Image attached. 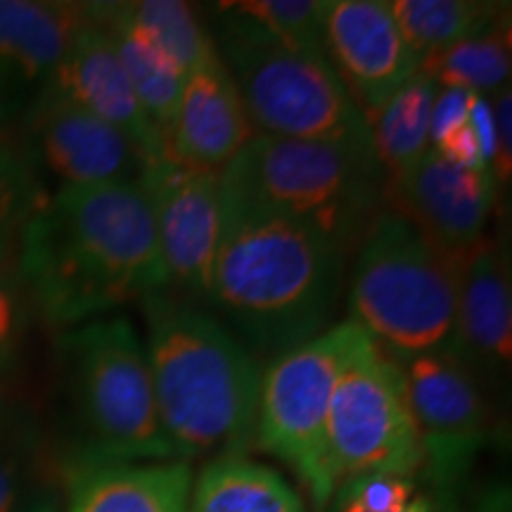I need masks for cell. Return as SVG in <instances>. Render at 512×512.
Returning <instances> with one entry per match:
<instances>
[{
  "instance_id": "7402d4cb",
  "label": "cell",
  "mask_w": 512,
  "mask_h": 512,
  "mask_svg": "<svg viewBox=\"0 0 512 512\" xmlns=\"http://www.w3.org/2000/svg\"><path fill=\"white\" fill-rule=\"evenodd\" d=\"M188 512H306L292 484L249 456L209 460L192 477Z\"/></svg>"
},
{
  "instance_id": "4dcf8cb0",
  "label": "cell",
  "mask_w": 512,
  "mask_h": 512,
  "mask_svg": "<svg viewBox=\"0 0 512 512\" xmlns=\"http://www.w3.org/2000/svg\"><path fill=\"white\" fill-rule=\"evenodd\" d=\"M491 119H494V157H491V176L501 190L510 185L512 176V93L510 83L501 91L489 95Z\"/></svg>"
},
{
  "instance_id": "d6986e66",
  "label": "cell",
  "mask_w": 512,
  "mask_h": 512,
  "mask_svg": "<svg viewBox=\"0 0 512 512\" xmlns=\"http://www.w3.org/2000/svg\"><path fill=\"white\" fill-rule=\"evenodd\" d=\"M192 477L183 460L74 458L64 479L62 512H188Z\"/></svg>"
},
{
  "instance_id": "8992f818",
  "label": "cell",
  "mask_w": 512,
  "mask_h": 512,
  "mask_svg": "<svg viewBox=\"0 0 512 512\" xmlns=\"http://www.w3.org/2000/svg\"><path fill=\"white\" fill-rule=\"evenodd\" d=\"M57 354L83 437L74 458L174 460L159 420L145 342L131 318L114 313L64 330Z\"/></svg>"
},
{
  "instance_id": "83f0119b",
  "label": "cell",
  "mask_w": 512,
  "mask_h": 512,
  "mask_svg": "<svg viewBox=\"0 0 512 512\" xmlns=\"http://www.w3.org/2000/svg\"><path fill=\"white\" fill-rule=\"evenodd\" d=\"M422 498L418 479L366 475L339 486L328 512H415Z\"/></svg>"
},
{
  "instance_id": "9a60e30c",
  "label": "cell",
  "mask_w": 512,
  "mask_h": 512,
  "mask_svg": "<svg viewBox=\"0 0 512 512\" xmlns=\"http://www.w3.org/2000/svg\"><path fill=\"white\" fill-rule=\"evenodd\" d=\"M86 15V3L0 0V131H12L46 93Z\"/></svg>"
},
{
  "instance_id": "44dd1931",
  "label": "cell",
  "mask_w": 512,
  "mask_h": 512,
  "mask_svg": "<svg viewBox=\"0 0 512 512\" xmlns=\"http://www.w3.org/2000/svg\"><path fill=\"white\" fill-rule=\"evenodd\" d=\"M88 8L110 38L114 55L147 117L159 128V133H164L166 124L174 117L188 74L171 57H166L136 24L128 22L119 3H88Z\"/></svg>"
},
{
  "instance_id": "ac0fdd59",
  "label": "cell",
  "mask_w": 512,
  "mask_h": 512,
  "mask_svg": "<svg viewBox=\"0 0 512 512\" xmlns=\"http://www.w3.org/2000/svg\"><path fill=\"white\" fill-rule=\"evenodd\" d=\"M254 136L238 86L219 60L185 76L174 117L162 133L164 159L190 169L223 171Z\"/></svg>"
},
{
  "instance_id": "1f68e13d",
  "label": "cell",
  "mask_w": 512,
  "mask_h": 512,
  "mask_svg": "<svg viewBox=\"0 0 512 512\" xmlns=\"http://www.w3.org/2000/svg\"><path fill=\"white\" fill-rule=\"evenodd\" d=\"M17 512H62V496L53 486H36Z\"/></svg>"
},
{
  "instance_id": "6da1fadb",
  "label": "cell",
  "mask_w": 512,
  "mask_h": 512,
  "mask_svg": "<svg viewBox=\"0 0 512 512\" xmlns=\"http://www.w3.org/2000/svg\"><path fill=\"white\" fill-rule=\"evenodd\" d=\"M15 266L31 309L60 332L169 290L140 181L50 192L19 238Z\"/></svg>"
},
{
  "instance_id": "8fae6325",
  "label": "cell",
  "mask_w": 512,
  "mask_h": 512,
  "mask_svg": "<svg viewBox=\"0 0 512 512\" xmlns=\"http://www.w3.org/2000/svg\"><path fill=\"white\" fill-rule=\"evenodd\" d=\"M12 131L55 190L138 183L150 164L131 138L55 95H41Z\"/></svg>"
},
{
  "instance_id": "7c38bea8",
  "label": "cell",
  "mask_w": 512,
  "mask_h": 512,
  "mask_svg": "<svg viewBox=\"0 0 512 512\" xmlns=\"http://www.w3.org/2000/svg\"><path fill=\"white\" fill-rule=\"evenodd\" d=\"M425 448V470L446 484L465 470L489 432L482 382L446 347L396 361Z\"/></svg>"
},
{
  "instance_id": "ffe728a7",
  "label": "cell",
  "mask_w": 512,
  "mask_h": 512,
  "mask_svg": "<svg viewBox=\"0 0 512 512\" xmlns=\"http://www.w3.org/2000/svg\"><path fill=\"white\" fill-rule=\"evenodd\" d=\"M437 83L415 72L401 88L363 114L370 147L387 183L399 181L432 150V110Z\"/></svg>"
},
{
  "instance_id": "5bb4252c",
  "label": "cell",
  "mask_w": 512,
  "mask_h": 512,
  "mask_svg": "<svg viewBox=\"0 0 512 512\" xmlns=\"http://www.w3.org/2000/svg\"><path fill=\"white\" fill-rule=\"evenodd\" d=\"M498 185L489 169H465L427 152L399 181L387 183V207L406 216L432 245L465 256L486 235Z\"/></svg>"
},
{
  "instance_id": "30bf717a",
  "label": "cell",
  "mask_w": 512,
  "mask_h": 512,
  "mask_svg": "<svg viewBox=\"0 0 512 512\" xmlns=\"http://www.w3.org/2000/svg\"><path fill=\"white\" fill-rule=\"evenodd\" d=\"M140 185L152 211L169 290L202 302L226 228L221 171L159 159L147 164Z\"/></svg>"
},
{
  "instance_id": "f546056e",
  "label": "cell",
  "mask_w": 512,
  "mask_h": 512,
  "mask_svg": "<svg viewBox=\"0 0 512 512\" xmlns=\"http://www.w3.org/2000/svg\"><path fill=\"white\" fill-rule=\"evenodd\" d=\"M29 297L17 275L15 259L0 261V380L10 373L29 323Z\"/></svg>"
},
{
  "instance_id": "3957f363",
  "label": "cell",
  "mask_w": 512,
  "mask_h": 512,
  "mask_svg": "<svg viewBox=\"0 0 512 512\" xmlns=\"http://www.w3.org/2000/svg\"><path fill=\"white\" fill-rule=\"evenodd\" d=\"M159 420L174 460L247 456L264 366L209 309L174 290L140 302Z\"/></svg>"
},
{
  "instance_id": "7a4b0ae2",
  "label": "cell",
  "mask_w": 512,
  "mask_h": 512,
  "mask_svg": "<svg viewBox=\"0 0 512 512\" xmlns=\"http://www.w3.org/2000/svg\"><path fill=\"white\" fill-rule=\"evenodd\" d=\"M349 252L302 223L226 197V228L202 302L268 361L332 328Z\"/></svg>"
},
{
  "instance_id": "cb8c5ba5",
  "label": "cell",
  "mask_w": 512,
  "mask_h": 512,
  "mask_svg": "<svg viewBox=\"0 0 512 512\" xmlns=\"http://www.w3.org/2000/svg\"><path fill=\"white\" fill-rule=\"evenodd\" d=\"M389 8L413 53L422 57L456 46L489 29L510 12V3L489 0H389Z\"/></svg>"
},
{
  "instance_id": "603a6c76",
  "label": "cell",
  "mask_w": 512,
  "mask_h": 512,
  "mask_svg": "<svg viewBox=\"0 0 512 512\" xmlns=\"http://www.w3.org/2000/svg\"><path fill=\"white\" fill-rule=\"evenodd\" d=\"M512 29L510 12L489 29L467 36L456 46L422 57L418 72L437 83V88L494 95L510 83Z\"/></svg>"
},
{
  "instance_id": "9c48e42d",
  "label": "cell",
  "mask_w": 512,
  "mask_h": 512,
  "mask_svg": "<svg viewBox=\"0 0 512 512\" xmlns=\"http://www.w3.org/2000/svg\"><path fill=\"white\" fill-rule=\"evenodd\" d=\"M328 463L339 489L366 475L418 479L425 448L401 366L370 339L339 377L328 415Z\"/></svg>"
},
{
  "instance_id": "f1b7e54d",
  "label": "cell",
  "mask_w": 512,
  "mask_h": 512,
  "mask_svg": "<svg viewBox=\"0 0 512 512\" xmlns=\"http://www.w3.org/2000/svg\"><path fill=\"white\" fill-rule=\"evenodd\" d=\"M34 437L22 422L0 427V512H17L31 491Z\"/></svg>"
},
{
  "instance_id": "ba28073f",
  "label": "cell",
  "mask_w": 512,
  "mask_h": 512,
  "mask_svg": "<svg viewBox=\"0 0 512 512\" xmlns=\"http://www.w3.org/2000/svg\"><path fill=\"white\" fill-rule=\"evenodd\" d=\"M368 342L366 332L347 318L271 358L261 375L256 446L297 472L316 512H328L337 494L328 463L332 396Z\"/></svg>"
},
{
  "instance_id": "d4e9b609",
  "label": "cell",
  "mask_w": 512,
  "mask_h": 512,
  "mask_svg": "<svg viewBox=\"0 0 512 512\" xmlns=\"http://www.w3.org/2000/svg\"><path fill=\"white\" fill-rule=\"evenodd\" d=\"M325 0H228L216 3L219 27L278 43V46L325 53Z\"/></svg>"
},
{
  "instance_id": "52a82bcc",
  "label": "cell",
  "mask_w": 512,
  "mask_h": 512,
  "mask_svg": "<svg viewBox=\"0 0 512 512\" xmlns=\"http://www.w3.org/2000/svg\"><path fill=\"white\" fill-rule=\"evenodd\" d=\"M214 41L256 133L344 145L373 155L363 112L328 55L285 48L219 24Z\"/></svg>"
},
{
  "instance_id": "e0dca14e",
  "label": "cell",
  "mask_w": 512,
  "mask_h": 512,
  "mask_svg": "<svg viewBox=\"0 0 512 512\" xmlns=\"http://www.w3.org/2000/svg\"><path fill=\"white\" fill-rule=\"evenodd\" d=\"M88 5V3H86ZM43 95H55L91 112L138 145L147 162L164 159L162 133L147 117L114 48L88 8L83 24L69 41Z\"/></svg>"
},
{
  "instance_id": "4316f807",
  "label": "cell",
  "mask_w": 512,
  "mask_h": 512,
  "mask_svg": "<svg viewBox=\"0 0 512 512\" xmlns=\"http://www.w3.org/2000/svg\"><path fill=\"white\" fill-rule=\"evenodd\" d=\"M50 195L15 131H0V261H12L19 238Z\"/></svg>"
},
{
  "instance_id": "484cf974",
  "label": "cell",
  "mask_w": 512,
  "mask_h": 512,
  "mask_svg": "<svg viewBox=\"0 0 512 512\" xmlns=\"http://www.w3.org/2000/svg\"><path fill=\"white\" fill-rule=\"evenodd\" d=\"M131 24L143 31L185 74L221 60L214 34L204 27L200 12L183 0H131L119 3Z\"/></svg>"
},
{
  "instance_id": "2e32d148",
  "label": "cell",
  "mask_w": 512,
  "mask_h": 512,
  "mask_svg": "<svg viewBox=\"0 0 512 512\" xmlns=\"http://www.w3.org/2000/svg\"><path fill=\"white\" fill-rule=\"evenodd\" d=\"M446 349L479 382L510 368L512 278L508 240L501 235H484L460 259L456 325Z\"/></svg>"
},
{
  "instance_id": "277c9868",
  "label": "cell",
  "mask_w": 512,
  "mask_h": 512,
  "mask_svg": "<svg viewBox=\"0 0 512 512\" xmlns=\"http://www.w3.org/2000/svg\"><path fill=\"white\" fill-rule=\"evenodd\" d=\"M460 259L382 207L356 245L349 320L396 361L446 347L456 325Z\"/></svg>"
},
{
  "instance_id": "5b68a950",
  "label": "cell",
  "mask_w": 512,
  "mask_h": 512,
  "mask_svg": "<svg viewBox=\"0 0 512 512\" xmlns=\"http://www.w3.org/2000/svg\"><path fill=\"white\" fill-rule=\"evenodd\" d=\"M230 202L297 221L356 249L384 204L387 178L366 150L256 133L221 171Z\"/></svg>"
},
{
  "instance_id": "4fadbf2b",
  "label": "cell",
  "mask_w": 512,
  "mask_h": 512,
  "mask_svg": "<svg viewBox=\"0 0 512 512\" xmlns=\"http://www.w3.org/2000/svg\"><path fill=\"white\" fill-rule=\"evenodd\" d=\"M323 43L363 114L418 72V55L403 38L389 0H325Z\"/></svg>"
},
{
  "instance_id": "d6a6232c",
  "label": "cell",
  "mask_w": 512,
  "mask_h": 512,
  "mask_svg": "<svg viewBox=\"0 0 512 512\" xmlns=\"http://www.w3.org/2000/svg\"><path fill=\"white\" fill-rule=\"evenodd\" d=\"M415 512H458V510L453 508L451 503H446L444 498L425 494V498H422V503H420V508Z\"/></svg>"
}]
</instances>
